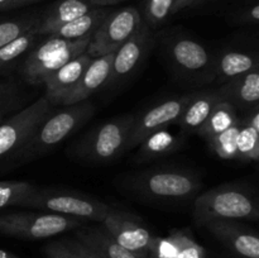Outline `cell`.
Instances as JSON below:
<instances>
[{"label":"cell","mask_w":259,"mask_h":258,"mask_svg":"<svg viewBox=\"0 0 259 258\" xmlns=\"http://www.w3.org/2000/svg\"><path fill=\"white\" fill-rule=\"evenodd\" d=\"M95 111V105L88 100L65 105V108L57 111L53 110L35 128L14 158L18 157L22 162H27L50 153L58 144L85 125L93 118Z\"/></svg>","instance_id":"6da1fadb"},{"label":"cell","mask_w":259,"mask_h":258,"mask_svg":"<svg viewBox=\"0 0 259 258\" xmlns=\"http://www.w3.org/2000/svg\"><path fill=\"white\" fill-rule=\"evenodd\" d=\"M258 218L257 197L252 190L240 185H222L195 197L194 220L200 227L214 220L255 222Z\"/></svg>","instance_id":"7a4b0ae2"},{"label":"cell","mask_w":259,"mask_h":258,"mask_svg":"<svg viewBox=\"0 0 259 258\" xmlns=\"http://www.w3.org/2000/svg\"><path fill=\"white\" fill-rule=\"evenodd\" d=\"M129 191L137 196L163 201H182L196 196L202 187L199 175L180 167H157L126 180Z\"/></svg>","instance_id":"3957f363"},{"label":"cell","mask_w":259,"mask_h":258,"mask_svg":"<svg viewBox=\"0 0 259 258\" xmlns=\"http://www.w3.org/2000/svg\"><path fill=\"white\" fill-rule=\"evenodd\" d=\"M20 207L37 209L66 215L78 220L103 223L114 210L113 206L78 191L58 187H38L22 202Z\"/></svg>","instance_id":"277c9868"},{"label":"cell","mask_w":259,"mask_h":258,"mask_svg":"<svg viewBox=\"0 0 259 258\" xmlns=\"http://www.w3.org/2000/svg\"><path fill=\"white\" fill-rule=\"evenodd\" d=\"M136 115L115 116L89 132L72 148L76 158L86 163L103 164L118 159L126 151Z\"/></svg>","instance_id":"5b68a950"},{"label":"cell","mask_w":259,"mask_h":258,"mask_svg":"<svg viewBox=\"0 0 259 258\" xmlns=\"http://www.w3.org/2000/svg\"><path fill=\"white\" fill-rule=\"evenodd\" d=\"M91 37L67 40L55 35H43V39L30 50L19 65V72L30 85H40L57 68L86 52Z\"/></svg>","instance_id":"8992f818"},{"label":"cell","mask_w":259,"mask_h":258,"mask_svg":"<svg viewBox=\"0 0 259 258\" xmlns=\"http://www.w3.org/2000/svg\"><path fill=\"white\" fill-rule=\"evenodd\" d=\"M163 51L179 77L196 85L214 81V56L196 39L181 34L167 35Z\"/></svg>","instance_id":"52a82bcc"},{"label":"cell","mask_w":259,"mask_h":258,"mask_svg":"<svg viewBox=\"0 0 259 258\" xmlns=\"http://www.w3.org/2000/svg\"><path fill=\"white\" fill-rule=\"evenodd\" d=\"M81 227V220L47 211L0 215V234L25 240L47 239Z\"/></svg>","instance_id":"ba28073f"},{"label":"cell","mask_w":259,"mask_h":258,"mask_svg":"<svg viewBox=\"0 0 259 258\" xmlns=\"http://www.w3.org/2000/svg\"><path fill=\"white\" fill-rule=\"evenodd\" d=\"M143 23L139 9L124 7L110 10L91 37L86 52L93 58L115 53Z\"/></svg>","instance_id":"9c48e42d"},{"label":"cell","mask_w":259,"mask_h":258,"mask_svg":"<svg viewBox=\"0 0 259 258\" xmlns=\"http://www.w3.org/2000/svg\"><path fill=\"white\" fill-rule=\"evenodd\" d=\"M53 111L46 96L0 123V159L17 156L38 125Z\"/></svg>","instance_id":"30bf717a"},{"label":"cell","mask_w":259,"mask_h":258,"mask_svg":"<svg viewBox=\"0 0 259 258\" xmlns=\"http://www.w3.org/2000/svg\"><path fill=\"white\" fill-rule=\"evenodd\" d=\"M153 40V30L142 23L138 30L114 53L110 76L104 89H115L128 82L146 61Z\"/></svg>","instance_id":"8fae6325"},{"label":"cell","mask_w":259,"mask_h":258,"mask_svg":"<svg viewBox=\"0 0 259 258\" xmlns=\"http://www.w3.org/2000/svg\"><path fill=\"white\" fill-rule=\"evenodd\" d=\"M194 94L195 91L185 94V95L166 99L152 108L147 109L139 116H136L131 136H129L126 151L137 148L149 134L159 131V129L168 128L171 124L176 123Z\"/></svg>","instance_id":"7c38bea8"},{"label":"cell","mask_w":259,"mask_h":258,"mask_svg":"<svg viewBox=\"0 0 259 258\" xmlns=\"http://www.w3.org/2000/svg\"><path fill=\"white\" fill-rule=\"evenodd\" d=\"M118 244L141 258H148V249L153 235L142 224L141 220L123 210L114 209L101 223Z\"/></svg>","instance_id":"4fadbf2b"},{"label":"cell","mask_w":259,"mask_h":258,"mask_svg":"<svg viewBox=\"0 0 259 258\" xmlns=\"http://www.w3.org/2000/svg\"><path fill=\"white\" fill-rule=\"evenodd\" d=\"M205 227L220 243L243 258H259V238L237 220H214Z\"/></svg>","instance_id":"5bb4252c"},{"label":"cell","mask_w":259,"mask_h":258,"mask_svg":"<svg viewBox=\"0 0 259 258\" xmlns=\"http://www.w3.org/2000/svg\"><path fill=\"white\" fill-rule=\"evenodd\" d=\"M91 60L93 57L88 52L81 53L77 57L72 58L61 66L46 78L43 82L46 86L45 96L50 101L51 105H62L65 98L75 88L76 82L81 77Z\"/></svg>","instance_id":"9a60e30c"},{"label":"cell","mask_w":259,"mask_h":258,"mask_svg":"<svg viewBox=\"0 0 259 258\" xmlns=\"http://www.w3.org/2000/svg\"><path fill=\"white\" fill-rule=\"evenodd\" d=\"M113 57L114 53H109L101 57L93 58L76 82L75 88L65 98L62 105H72L88 100L93 94L104 89L110 76Z\"/></svg>","instance_id":"2e32d148"},{"label":"cell","mask_w":259,"mask_h":258,"mask_svg":"<svg viewBox=\"0 0 259 258\" xmlns=\"http://www.w3.org/2000/svg\"><path fill=\"white\" fill-rule=\"evenodd\" d=\"M222 99L235 110L248 111L255 108L259 101V72L258 68L237 76L218 88Z\"/></svg>","instance_id":"e0dca14e"},{"label":"cell","mask_w":259,"mask_h":258,"mask_svg":"<svg viewBox=\"0 0 259 258\" xmlns=\"http://www.w3.org/2000/svg\"><path fill=\"white\" fill-rule=\"evenodd\" d=\"M222 95L215 90L195 91L191 100L185 106L184 111L176 121L185 133H197L212 109L222 101Z\"/></svg>","instance_id":"ac0fdd59"},{"label":"cell","mask_w":259,"mask_h":258,"mask_svg":"<svg viewBox=\"0 0 259 258\" xmlns=\"http://www.w3.org/2000/svg\"><path fill=\"white\" fill-rule=\"evenodd\" d=\"M94 8L89 0H56L40 14L38 32L40 35L50 34L56 28L86 14Z\"/></svg>","instance_id":"d6986e66"},{"label":"cell","mask_w":259,"mask_h":258,"mask_svg":"<svg viewBox=\"0 0 259 258\" xmlns=\"http://www.w3.org/2000/svg\"><path fill=\"white\" fill-rule=\"evenodd\" d=\"M184 134H176L168 131V128L159 129L149 134L139 144L134 159L138 163H144V162L163 158L179 151L184 144Z\"/></svg>","instance_id":"ffe728a7"},{"label":"cell","mask_w":259,"mask_h":258,"mask_svg":"<svg viewBox=\"0 0 259 258\" xmlns=\"http://www.w3.org/2000/svg\"><path fill=\"white\" fill-rule=\"evenodd\" d=\"M254 68H258V57L255 53L234 50L225 51L218 57H214V81L222 85Z\"/></svg>","instance_id":"44dd1931"},{"label":"cell","mask_w":259,"mask_h":258,"mask_svg":"<svg viewBox=\"0 0 259 258\" xmlns=\"http://www.w3.org/2000/svg\"><path fill=\"white\" fill-rule=\"evenodd\" d=\"M80 243L95 250L104 258H141L131 250L125 249L109 235L103 227H88L76 232Z\"/></svg>","instance_id":"7402d4cb"},{"label":"cell","mask_w":259,"mask_h":258,"mask_svg":"<svg viewBox=\"0 0 259 258\" xmlns=\"http://www.w3.org/2000/svg\"><path fill=\"white\" fill-rule=\"evenodd\" d=\"M38 25L0 48V73L2 75H9L15 68L19 67L25 56L43 37L38 32Z\"/></svg>","instance_id":"603a6c76"},{"label":"cell","mask_w":259,"mask_h":258,"mask_svg":"<svg viewBox=\"0 0 259 258\" xmlns=\"http://www.w3.org/2000/svg\"><path fill=\"white\" fill-rule=\"evenodd\" d=\"M109 13H110V10L106 7H95L90 12L86 13V14L81 15V17L61 25V27L56 28L50 34L67 40H76L81 39V38L93 37L95 30L98 29L99 25L103 23V20L105 19V17Z\"/></svg>","instance_id":"cb8c5ba5"},{"label":"cell","mask_w":259,"mask_h":258,"mask_svg":"<svg viewBox=\"0 0 259 258\" xmlns=\"http://www.w3.org/2000/svg\"><path fill=\"white\" fill-rule=\"evenodd\" d=\"M239 121L237 110L234 106L230 105L227 101L222 100L214 109L211 110L210 115L204 121L196 134L202 137L204 139L211 138L215 134H219L222 132L227 131L230 126L235 125Z\"/></svg>","instance_id":"d4e9b609"},{"label":"cell","mask_w":259,"mask_h":258,"mask_svg":"<svg viewBox=\"0 0 259 258\" xmlns=\"http://www.w3.org/2000/svg\"><path fill=\"white\" fill-rule=\"evenodd\" d=\"M174 4L175 0H142V20L149 29H158L174 15Z\"/></svg>","instance_id":"484cf974"},{"label":"cell","mask_w":259,"mask_h":258,"mask_svg":"<svg viewBox=\"0 0 259 258\" xmlns=\"http://www.w3.org/2000/svg\"><path fill=\"white\" fill-rule=\"evenodd\" d=\"M40 14L42 13H30V14L14 17L12 19L2 20L0 22V48L39 24Z\"/></svg>","instance_id":"4316f807"},{"label":"cell","mask_w":259,"mask_h":258,"mask_svg":"<svg viewBox=\"0 0 259 258\" xmlns=\"http://www.w3.org/2000/svg\"><path fill=\"white\" fill-rule=\"evenodd\" d=\"M240 131V119L235 125L227 131L215 134L207 139L209 146L217 156L222 159H237L238 157V136Z\"/></svg>","instance_id":"83f0119b"},{"label":"cell","mask_w":259,"mask_h":258,"mask_svg":"<svg viewBox=\"0 0 259 258\" xmlns=\"http://www.w3.org/2000/svg\"><path fill=\"white\" fill-rule=\"evenodd\" d=\"M35 186L27 181L0 182V209L20 206L22 202L34 191Z\"/></svg>","instance_id":"f1b7e54d"},{"label":"cell","mask_w":259,"mask_h":258,"mask_svg":"<svg viewBox=\"0 0 259 258\" xmlns=\"http://www.w3.org/2000/svg\"><path fill=\"white\" fill-rule=\"evenodd\" d=\"M238 161H259V132L240 123L238 136Z\"/></svg>","instance_id":"f546056e"},{"label":"cell","mask_w":259,"mask_h":258,"mask_svg":"<svg viewBox=\"0 0 259 258\" xmlns=\"http://www.w3.org/2000/svg\"><path fill=\"white\" fill-rule=\"evenodd\" d=\"M46 258H88L77 239H57L43 247Z\"/></svg>","instance_id":"4dcf8cb0"},{"label":"cell","mask_w":259,"mask_h":258,"mask_svg":"<svg viewBox=\"0 0 259 258\" xmlns=\"http://www.w3.org/2000/svg\"><path fill=\"white\" fill-rule=\"evenodd\" d=\"M19 86L15 82L0 83V113L4 114L10 108L15 106L19 101Z\"/></svg>","instance_id":"1f68e13d"},{"label":"cell","mask_w":259,"mask_h":258,"mask_svg":"<svg viewBox=\"0 0 259 258\" xmlns=\"http://www.w3.org/2000/svg\"><path fill=\"white\" fill-rule=\"evenodd\" d=\"M176 258H205V250L186 232L181 230V247Z\"/></svg>","instance_id":"d6a6232c"},{"label":"cell","mask_w":259,"mask_h":258,"mask_svg":"<svg viewBox=\"0 0 259 258\" xmlns=\"http://www.w3.org/2000/svg\"><path fill=\"white\" fill-rule=\"evenodd\" d=\"M234 19L240 24H257L259 20L258 0H249L244 7H242L235 13Z\"/></svg>","instance_id":"836d02e7"},{"label":"cell","mask_w":259,"mask_h":258,"mask_svg":"<svg viewBox=\"0 0 259 258\" xmlns=\"http://www.w3.org/2000/svg\"><path fill=\"white\" fill-rule=\"evenodd\" d=\"M38 2H42V0H0V10L15 9V8H22Z\"/></svg>","instance_id":"e575fe53"},{"label":"cell","mask_w":259,"mask_h":258,"mask_svg":"<svg viewBox=\"0 0 259 258\" xmlns=\"http://www.w3.org/2000/svg\"><path fill=\"white\" fill-rule=\"evenodd\" d=\"M204 0H175L174 4V14L181 12V10L186 9V8L192 7V5H196L202 3Z\"/></svg>","instance_id":"d590c367"},{"label":"cell","mask_w":259,"mask_h":258,"mask_svg":"<svg viewBox=\"0 0 259 258\" xmlns=\"http://www.w3.org/2000/svg\"><path fill=\"white\" fill-rule=\"evenodd\" d=\"M94 7H109V5L119 4L121 2H125V0H89Z\"/></svg>","instance_id":"8d00e7d4"},{"label":"cell","mask_w":259,"mask_h":258,"mask_svg":"<svg viewBox=\"0 0 259 258\" xmlns=\"http://www.w3.org/2000/svg\"><path fill=\"white\" fill-rule=\"evenodd\" d=\"M80 244H81V248H82L83 253H85V255L88 258H104L103 255H100V254H99V253H96L95 250H93V249H90V248H88V247H86V245H83L82 243H80Z\"/></svg>","instance_id":"74e56055"},{"label":"cell","mask_w":259,"mask_h":258,"mask_svg":"<svg viewBox=\"0 0 259 258\" xmlns=\"http://www.w3.org/2000/svg\"><path fill=\"white\" fill-rule=\"evenodd\" d=\"M0 258H19L14 253H10L5 249H0Z\"/></svg>","instance_id":"f35d334b"},{"label":"cell","mask_w":259,"mask_h":258,"mask_svg":"<svg viewBox=\"0 0 259 258\" xmlns=\"http://www.w3.org/2000/svg\"><path fill=\"white\" fill-rule=\"evenodd\" d=\"M3 120H4V114H3V113H0V123H2Z\"/></svg>","instance_id":"ab89813d"},{"label":"cell","mask_w":259,"mask_h":258,"mask_svg":"<svg viewBox=\"0 0 259 258\" xmlns=\"http://www.w3.org/2000/svg\"><path fill=\"white\" fill-rule=\"evenodd\" d=\"M204 2H206V0H204Z\"/></svg>","instance_id":"60d3db41"}]
</instances>
